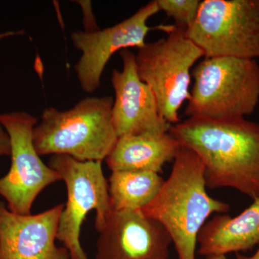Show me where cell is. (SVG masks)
Returning <instances> with one entry per match:
<instances>
[{"label":"cell","mask_w":259,"mask_h":259,"mask_svg":"<svg viewBox=\"0 0 259 259\" xmlns=\"http://www.w3.org/2000/svg\"><path fill=\"white\" fill-rule=\"evenodd\" d=\"M168 133L198 156L207 188H232L259 198V123L245 117H192L172 125Z\"/></svg>","instance_id":"1"},{"label":"cell","mask_w":259,"mask_h":259,"mask_svg":"<svg viewBox=\"0 0 259 259\" xmlns=\"http://www.w3.org/2000/svg\"><path fill=\"white\" fill-rule=\"evenodd\" d=\"M230 208L229 204L209 195L202 161L193 151L182 147L169 177L141 211L166 230L179 259H196L201 228L209 216L225 214Z\"/></svg>","instance_id":"2"},{"label":"cell","mask_w":259,"mask_h":259,"mask_svg":"<svg viewBox=\"0 0 259 259\" xmlns=\"http://www.w3.org/2000/svg\"><path fill=\"white\" fill-rule=\"evenodd\" d=\"M113 100L111 96L87 97L64 111L48 107L33 129L37 152L103 161L117 140L112 119Z\"/></svg>","instance_id":"3"},{"label":"cell","mask_w":259,"mask_h":259,"mask_svg":"<svg viewBox=\"0 0 259 259\" xmlns=\"http://www.w3.org/2000/svg\"><path fill=\"white\" fill-rule=\"evenodd\" d=\"M185 114L212 120L252 115L259 103V64L253 59L206 58L192 71Z\"/></svg>","instance_id":"4"},{"label":"cell","mask_w":259,"mask_h":259,"mask_svg":"<svg viewBox=\"0 0 259 259\" xmlns=\"http://www.w3.org/2000/svg\"><path fill=\"white\" fill-rule=\"evenodd\" d=\"M187 29L171 25L167 36L138 49V74L151 89L162 117L171 125L180 122L179 111L190 98L191 69L203 57L187 37Z\"/></svg>","instance_id":"5"},{"label":"cell","mask_w":259,"mask_h":259,"mask_svg":"<svg viewBox=\"0 0 259 259\" xmlns=\"http://www.w3.org/2000/svg\"><path fill=\"white\" fill-rule=\"evenodd\" d=\"M102 163L81 161L66 155H53L49 161V166L60 175L67 191L57 241L68 250L71 259H89L80 242L81 226L88 213L96 212L95 228L100 232L112 212L108 182Z\"/></svg>","instance_id":"6"},{"label":"cell","mask_w":259,"mask_h":259,"mask_svg":"<svg viewBox=\"0 0 259 259\" xmlns=\"http://www.w3.org/2000/svg\"><path fill=\"white\" fill-rule=\"evenodd\" d=\"M187 37L204 57L259 58V0H204Z\"/></svg>","instance_id":"7"},{"label":"cell","mask_w":259,"mask_h":259,"mask_svg":"<svg viewBox=\"0 0 259 259\" xmlns=\"http://www.w3.org/2000/svg\"><path fill=\"white\" fill-rule=\"evenodd\" d=\"M0 123L9 136L11 166L0 178V196L7 207L20 214H31L32 206L44 189L61 180L59 174L44 163L33 143L37 119L25 112L0 114Z\"/></svg>","instance_id":"8"},{"label":"cell","mask_w":259,"mask_h":259,"mask_svg":"<svg viewBox=\"0 0 259 259\" xmlns=\"http://www.w3.org/2000/svg\"><path fill=\"white\" fill-rule=\"evenodd\" d=\"M159 11L155 0L113 26L103 30L71 32V42L81 53L74 69L83 92L93 93L98 90L104 70L117 51L144 47L146 35L154 29L148 26V20Z\"/></svg>","instance_id":"9"},{"label":"cell","mask_w":259,"mask_h":259,"mask_svg":"<svg viewBox=\"0 0 259 259\" xmlns=\"http://www.w3.org/2000/svg\"><path fill=\"white\" fill-rule=\"evenodd\" d=\"M122 69H114L112 85L115 93L112 119L117 138L144 133H168L171 124L163 117L151 89L139 77L136 54L120 51Z\"/></svg>","instance_id":"10"},{"label":"cell","mask_w":259,"mask_h":259,"mask_svg":"<svg viewBox=\"0 0 259 259\" xmlns=\"http://www.w3.org/2000/svg\"><path fill=\"white\" fill-rule=\"evenodd\" d=\"M97 242L96 259H168L166 230L141 210L112 211Z\"/></svg>","instance_id":"11"},{"label":"cell","mask_w":259,"mask_h":259,"mask_svg":"<svg viewBox=\"0 0 259 259\" xmlns=\"http://www.w3.org/2000/svg\"><path fill=\"white\" fill-rule=\"evenodd\" d=\"M64 207L20 214L0 202V259H71L64 246L56 244Z\"/></svg>","instance_id":"12"},{"label":"cell","mask_w":259,"mask_h":259,"mask_svg":"<svg viewBox=\"0 0 259 259\" xmlns=\"http://www.w3.org/2000/svg\"><path fill=\"white\" fill-rule=\"evenodd\" d=\"M182 148L169 133H144L117 138L105 161L112 172L160 173L168 162L175 161Z\"/></svg>","instance_id":"13"},{"label":"cell","mask_w":259,"mask_h":259,"mask_svg":"<svg viewBox=\"0 0 259 259\" xmlns=\"http://www.w3.org/2000/svg\"><path fill=\"white\" fill-rule=\"evenodd\" d=\"M197 243V253L206 257L246 251L259 244V198L236 217L220 214L207 221Z\"/></svg>","instance_id":"14"},{"label":"cell","mask_w":259,"mask_h":259,"mask_svg":"<svg viewBox=\"0 0 259 259\" xmlns=\"http://www.w3.org/2000/svg\"><path fill=\"white\" fill-rule=\"evenodd\" d=\"M163 182V179L154 172H112L108 182L112 211L141 210L157 195Z\"/></svg>","instance_id":"15"},{"label":"cell","mask_w":259,"mask_h":259,"mask_svg":"<svg viewBox=\"0 0 259 259\" xmlns=\"http://www.w3.org/2000/svg\"><path fill=\"white\" fill-rule=\"evenodd\" d=\"M160 11L175 20L176 26L187 29L195 20L201 1L199 0H156Z\"/></svg>","instance_id":"16"},{"label":"cell","mask_w":259,"mask_h":259,"mask_svg":"<svg viewBox=\"0 0 259 259\" xmlns=\"http://www.w3.org/2000/svg\"><path fill=\"white\" fill-rule=\"evenodd\" d=\"M10 152L11 147L9 136L0 123V157L3 156H10Z\"/></svg>","instance_id":"17"},{"label":"cell","mask_w":259,"mask_h":259,"mask_svg":"<svg viewBox=\"0 0 259 259\" xmlns=\"http://www.w3.org/2000/svg\"><path fill=\"white\" fill-rule=\"evenodd\" d=\"M24 31L23 30H20V31H8L5 32H1L0 33V40L4 39L5 37H8L10 36H14V35H23Z\"/></svg>","instance_id":"18"},{"label":"cell","mask_w":259,"mask_h":259,"mask_svg":"<svg viewBox=\"0 0 259 259\" xmlns=\"http://www.w3.org/2000/svg\"><path fill=\"white\" fill-rule=\"evenodd\" d=\"M236 259H259V248L254 254L251 256H245L239 253H236Z\"/></svg>","instance_id":"19"},{"label":"cell","mask_w":259,"mask_h":259,"mask_svg":"<svg viewBox=\"0 0 259 259\" xmlns=\"http://www.w3.org/2000/svg\"><path fill=\"white\" fill-rule=\"evenodd\" d=\"M206 259H228L226 255H212L206 257Z\"/></svg>","instance_id":"20"}]
</instances>
